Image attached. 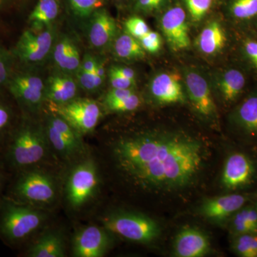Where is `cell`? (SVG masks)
Returning a JSON list of instances; mask_svg holds the SVG:
<instances>
[{"label": "cell", "instance_id": "60d3db41", "mask_svg": "<svg viewBox=\"0 0 257 257\" xmlns=\"http://www.w3.org/2000/svg\"><path fill=\"white\" fill-rule=\"evenodd\" d=\"M98 61L95 57L91 55H84V58L81 61L80 67L79 69L85 71V72L94 73Z\"/></svg>", "mask_w": 257, "mask_h": 257}, {"label": "cell", "instance_id": "8992f818", "mask_svg": "<svg viewBox=\"0 0 257 257\" xmlns=\"http://www.w3.org/2000/svg\"><path fill=\"white\" fill-rule=\"evenodd\" d=\"M99 174L94 161H82L71 171L66 185V197L69 206L80 209L95 194L99 186Z\"/></svg>", "mask_w": 257, "mask_h": 257}, {"label": "cell", "instance_id": "d6a6232c", "mask_svg": "<svg viewBox=\"0 0 257 257\" xmlns=\"http://www.w3.org/2000/svg\"><path fill=\"white\" fill-rule=\"evenodd\" d=\"M140 104H141L140 98L134 92L131 95L114 102L106 104V106L109 110L114 112H126V111L135 110L138 109Z\"/></svg>", "mask_w": 257, "mask_h": 257}, {"label": "cell", "instance_id": "7c38bea8", "mask_svg": "<svg viewBox=\"0 0 257 257\" xmlns=\"http://www.w3.org/2000/svg\"><path fill=\"white\" fill-rule=\"evenodd\" d=\"M10 94L20 105L35 109L45 99V85L38 76L20 73L10 77L8 83Z\"/></svg>", "mask_w": 257, "mask_h": 257}, {"label": "cell", "instance_id": "ac0fdd59", "mask_svg": "<svg viewBox=\"0 0 257 257\" xmlns=\"http://www.w3.org/2000/svg\"><path fill=\"white\" fill-rule=\"evenodd\" d=\"M116 33V25L114 19L105 10H96L92 15L88 32L91 45L96 50H102L114 40Z\"/></svg>", "mask_w": 257, "mask_h": 257}, {"label": "cell", "instance_id": "4fadbf2b", "mask_svg": "<svg viewBox=\"0 0 257 257\" xmlns=\"http://www.w3.org/2000/svg\"><path fill=\"white\" fill-rule=\"evenodd\" d=\"M110 244L108 230L96 226L83 228L74 236L72 253L76 257H101Z\"/></svg>", "mask_w": 257, "mask_h": 257}, {"label": "cell", "instance_id": "ffe728a7", "mask_svg": "<svg viewBox=\"0 0 257 257\" xmlns=\"http://www.w3.org/2000/svg\"><path fill=\"white\" fill-rule=\"evenodd\" d=\"M75 81L68 74H57L50 77L45 86V98L55 104L61 105L73 100L77 94Z\"/></svg>", "mask_w": 257, "mask_h": 257}, {"label": "cell", "instance_id": "7dc6e473", "mask_svg": "<svg viewBox=\"0 0 257 257\" xmlns=\"http://www.w3.org/2000/svg\"><path fill=\"white\" fill-rule=\"evenodd\" d=\"M165 0H153V10L157 9V8L160 7Z\"/></svg>", "mask_w": 257, "mask_h": 257}, {"label": "cell", "instance_id": "5bb4252c", "mask_svg": "<svg viewBox=\"0 0 257 257\" xmlns=\"http://www.w3.org/2000/svg\"><path fill=\"white\" fill-rule=\"evenodd\" d=\"M161 26L172 50H182L190 46L187 16L181 7H174L166 12L162 17Z\"/></svg>", "mask_w": 257, "mask_h": 257}, {"label": "cell", "instance_id": "7402d4cb", "mask_svg": "<svg viewBox=\"0 0 257 257\" xmlns=\"http://www.w3.org/2000/svg\"><path fill=\"white\" fill-rule=\"evenodd\" d=\"M25 255L29 257H64L65 243L62 235L57 231H48L32 243Z\"/></svg>", "mask_w": 257, "mask_h": 257}, {"label": "cell", "instance_id": "9c48e42d", "mask_svg": "<svg viewBox=\"0 0 257 257\" xmlns=\"http://www.w3.org/2000/svg\"><path fill=\"white\" fill-rule=\"evenodd\" d=\"M256 198L257 194L253 193L229 192L206 199L199 208V213L211 221L227 223L236 211Z\"/></svg>", "mask_w": 257, "mask_h": 257}, {"label": "cell", "instance_id": "277c9868", "mask_svg": "<svg viewBox=\"0 0 257 257\" xmlns=\"http://www.w3.org/2000/svg\"><path fill=\"white\" fill-rule=\"evenodd\" d=\"M56 193L55 182L50 175L29 168L15 173L5 196L17 202L37 207L53 202Z\"/></svg>", "mask_w": 257, "mask_h": 257}, {"label": "cell", "instance_id": "3957f363", "mask_svg": "<svg viewBox=\"0 0 257 257\" xmlns=\"http://www.w3.org/2000/svg\"><path fill=\"white\" fill-rule=\"evenodd\" d=\"M45 220V214L35 206L0 198V239L10 246L25 242Z\"/></svg>", "mask_w": 257, "mask_h": 257}, {"label": "cell", "instance_id": "d6986e66", "mask_svg": "<svg viewBox=\"0 0 257 257\" xmlns=\"http://www.w3.org/2000/svg\"><path fill=\"white\" fill-rule=\"evenodd\" d=\"M53 60L55 65L64 74H76L81 64L77 47L68 37H61L53 46Z\"/></svg>", "mask_w": 257, "mask_h": 257}, {"label": "cell", "instance_id": "6da1fadb", "mask_svg": "<svg viewBox=\"0 0 257 257\" xmlns=\"http://www.w3.org/2000/svg\"><path fill=\"white\" fill-rule=\"evenodd\" d=\"M116 170L130 185L151 194L183 192L200 178L207 145L184 133L145 132L118 139L111 146Z\"/></svg>", "mask_w": 257, "mask_h": 257}, {"label": "cell", "instance_id": "44dd1931", "mask_svg": "<svg viewBox=\"0 0 257 257\" xmlns=\"http://www.w3.org/2000/svg\"><path fill=\"white\" fill-rule=\"evenodd\" d=\"M46 134L49 143L58 155L65 160L77 156L84 150L80 134L67 135L61 133L49 123H47Z\"/></svg>", "mask_w": 257, "mask_h": 257}, {"label": "cell", "instance_id": "b9f144b4", "mask_svg": "<svg viewBox=\"0 0 257 257\" xmlns=\"http://www.w3.org/2000/svg\"><path fill=\"white\" fill-rule=\"evenodd\" d=\"M94 74L96 88L98 89V88L101 87V84L104 82V79H105V68H104V66L102 62H97Z\"/></svg>", "mask_w": 257, "mask_h": 257}, {"label": "cell", "instance_id": "8d00e7d4", "mask_svg": "<svg viewBox=\"0 0 257 257\" xmlns=\"http://www.w3.org/2000/svg\"><path fill=\"white\" fill-rule=\"evenodd\" d=\"M11 60L9 54L0 47V85L7 84L10 78Z\"/></svg>", "mask_w": 257, "mask_h": 257}, {"label": "cell", "instance_id": "1f68e13d", "mask_svg": "<svg viewBox=\"0 0 257 257\" xmlns=\"http://www.w3.org/2000/svg\"><path fill=\"white\" fill-rule=\"evenodd\" d=\"M13 112L9 106L0 101V150L11 133L10 128L13 121Z\"/></svg>", "mask_w": 257, "mask_h": 257}, {"label": "cell", "instance_id": "d590c367", "mask_svg": "<svg viewBox=\"0 0 257 257\" xmlns=\"http://www.w3.org/2000/svg\"><path fill=\"white\" fill-rule=\"evenodd\" d=\"M144 50L150 53H157L162 47V38L160 34L156 32L150 31L145 36L139 40Z\"/></svg>", "mask_w": 257, "mask_h": 257}, {"label": "cell", "instance_id": "f546056e", "mask_svg": "<svg viewBox=\"0 0 257 257\" xmlns=\"http://www.w3.org/2000/svg\"><path fill=\"white\" fill-rule=\"evenodd\" d=\"M240 52L245 63L257 72V37H245L241 41Z\"/></svg>", "mask_w": 257, "mask_h": 257}, {"label": "cell", "instance_id": "7bdbcfd3", "mask_svg": "<svg viewBox=\"0 0 257 257\" xmlns=\"http://www.w3.org/2000/svg\"><path fill=\"white\" fill-rule=\"evenodd\" d=\"M111 68L116 73L121 75V77L134 81V82H136V79H135L136 76H135V71L133 69L126 67H119V66H114Z\"/></svg>", "mask_w": 257, "mask_h": 257}, {"label": "cell", "instance_id": "f6af8a7d", "mask_svg": "<svg viewBox=\"0 0 257 257\" xmlns=\"http://www.w3.org/2000/svg\"><path fill=\"white\" fill-rule=\"evenodd\" d=\"M6 167H5L4 164L3 162H0V198L3 197V190L4 189L5 182V176L4 172H3V169H5Z\"/></svg>", "mask_w": 257, "mask_h": 257}, {"label": "cell", "instance_id": "f1b7e54d", "mask_svg": "<svg viewBox=\"0 0 257 257\" xmlns=\"http://www.w3.org/2000/svg\"><path fill=\"white\" fill-rule=\"evenodd\" d=\"M231 249L241 257H257V234H243L231 236Z\"/></svg>", "mask_w": 257, "mask_h": 257}, {"label": "cell", "instance_id": "9a60e30c", "mask_svg": "<svg viewBox=\"0 0 257 257\" xmlns=\"http://www.w3.org/2000/svg\"><path fill=\"white\" fill-rule=\"evenodd\" d=\"M185 84L194 110L207 119L216 118L215 103L206 79L197 72H190L186 74Z\"/></svg>", "mask_w": 257, "mask_h": 257}, {"label": "cell", "instance_id": "f35d334b", "mask_svg": "<svg viewBox=\"0 0 257 257\" xmlns=\"http://www.w3.org/2000/svg\"><path fill=\"white\" fill-rule=\"evenodd\" d=\"M109 77L111 86L114 89H133L135 84V82L121 77L111 68L109 69Z\"/></svg>", "mask_w": 257, "mask_h": 257}, {"label": "cell", "instance_id": "ab89813d", "mask_svg": "<svg viewBox=\"0 0 257 257\" xmlns=\"http://www.w3.org/2000/svg\"><path fill=\"white\" fill-rule=\"evenodd\" d=\"M133 89H114L112 88L105 97V104L119 100L123 98L131 95L134 93Z\"/></svg>", "mask_w": 257, "mask_h": 257}, {"label": "cell", "instance_id": "603a6c76", "mask_svg": "<svg viewBox=\"0 0 257 257\" xmlns=\"http://www.w3.org/2000/svg\"><path fill=\"white\" fill-rule=\"evenodd\" d=\"M247 78L241 69H227L219 80V91L223 100L227 104H233L239 100L244 92Z\"/></svg>", "mask_w": 257, "mask_h": 257}, {"label": "cell", "instance_id": "30bf717a", "mask_svg": "<svg viewBox=\"0 0 257 257\" xmlns=\"http://www.w3.org/2000/svg\"><path fill=\"white\" fill-rule=\"evenodd\" d=\"M230 119L242 141L257 149V88L235 106Z\"/></svg>", "mask_w": 257, "mask_h": 257}, {"label": "cell", "instance_id": "52a82bcc", "mask_svg": "<svg viewBox=\"0 0 257 257\" xmlns=\"http://www.w3.org/2000/svg\"><path fill=\"white\" fill-rule=\"evenodd\" d=\"M256 179L257 165L248 154L234 151L228 155L221 173L223 188L229 192H242L252 187Z\"/></svg>", "mask_w": 257, "mask_h": 257}, {"label": "cell", "instance_id": "836d02e7", "mask_svg": "<svg viewBox=\"0 0 257 257\" xmlns=\"http://www.w3.org/2000/svg\"><path fill=\"white\" fill-rule=\"evenodd\" d=\"M213 0H185L191 18L194 21H200L210 10Z\"/></svg>", "mask_w": 257, "mask_h": 257}, {"label": "cell", "instance_id": "e575fe53", "mask_svg": "<svg viewBox=\"0 0 257 257\" xmlns=\"http://www.w3.org/2000/svg\"><path fill=\"white\" fill-rule=\"evenodd\" d=\"M124 26L126 33L138 40L150 31L145 20L140 17H132L128 19Z\"/></svg>", "mask_w": 257, "mask_h": 257}, {"label": "cell", "instance_id": "cb8c5ba5", "mask_svg": "<svg viewBox=\"0 0 257 257\" xmlns=\"http://www.w3.org/2000/svg\"><path fill=\"white\" fill-rule=\"evenodd\" d=\"M254 200L245 204L228 221L231 236L243 234H257V207Z\"/></svg>", "mask_w": 257, "mask_h": 257}, {"label": "cell", "instance_id": "8fae6325", "mask_svg": "<svg viewBox=\"0 0 257 257\" xmlns=\"http://www.w3.org/2000/svg\"><path fill=\"white\" fill-rule=\"evenodd\" d=\"M53 46L54 33L50 28L38 33L27 30L17 44L15 54L25 63H39L46 58Z\"/></svg>", "mask_w": 257, "mask_h": 257}, {"label": "cell", "instance_id": "484cf974", "mask_svg": "<svg viewBox=\"0 0 257 257\" xmlns=\"http://www.w3.org/2000/svg\"><path fill=\"white\" fill-rule=\"evenodd\" d=\"M60 12L58 0H39L29 17L34 28H47L56 20Z\"/></svg>", "mask_w": 257, "mask_h": 257}, {"label": "cell", "instance_id": "c3c4849f", "mask_svg": "<svg viewBox=\"0 0 257 257\" xmlns=\"http://www.w3.org/2000/svg\"><path fill=\"white\" fill-rule=\"evenodd\" d=\"M254 202H255V204H256V207H257V198H256V199H255Z\"/></svg>", "mask_w": 257, "mask_h": 257}, {"label": "cell", "instance_id": "bcb514c9", "mask_svg": "<svg viewBox=\"0 0 257 257\" xmlns=\"http://www.w3.org/2000/svg\"><path fill=\"white\" fill-rule=\"evenodd\" d=\"M13 0H0V10H3L7 5L10 4Z\"/></svg>", "mask_w": 257, "mask_h": 257}, {"label": "cell", "instance_id": "d4e9b609", "mask_svg": "<svg viewBox=\"0 0 257 257\" xmlns=\"http://www.w3.org/2000/svg\"><path fill=\"white\" fill-rule=\"evenodd\" d=\"M226 42L224 29L217 22H212L203 29L197 40L199 50L202 53L209 55L220 52Z\"/></svg>", "mask_w": 257, "mask_h": 257}, {"label": "cell", "instance_id": "ba28073f", "mask_svg": "<svg viewBox=\"0 0 257 257\" xmlns=\"http://www.w3.org/2000/svg\"><path fill=\"white\" fill-rule=\"evenodd\" d=\"M55 110L79 134L92 132L101 116L97 103L87 99H74L66 104L55 105Z\"/></svg>", "mask_w": 257, "mask_h": 257}, {"label": "cell", "instance_id": "e0dca14e", "mask_svg": "<svg viewBox=\"0 0 257 257\" xmlns=\"http://www.w3.org/2000/svg\"><path fill=\"white\" fill-rule=\"evenodd\" d=\"M150 92L154 99L161 104H176L185 101L180 77L174 72L157 75L150 84Z\"/></svg>", "mask_w": 257, "mask_h": 257}, {"label": "cell", "instance_id": "4dcf8cb0", "mask_svg": "<svg viewBox=\"0 0 257 257\" xmlns=\"http://www.w3.org/2000/svg\"><path fill=\"white\" fill-rule=\"evenodd\" d=\"M68 2L74 14L82 18L92 15L102 5V0H68Z\"/></svg>", "mask_w": 257, "mask_h": 257}, {"label": "cell", "instance_id": "4316f807", "mask_svg": "<svg viewBox=\"0 0 257 257\" xmlns=\"http://www.w3.org/2000/svg\"><path fill=\"white\" fill-rule=\"evenodd\" d=\"M114 49L115 55L123 60H138L145 56V51L140 41L127 33L116 39Z\"/></svg>", "mask_w": 257, "mask_h": 257}, {"label": "cell", "instance_id": "83f0119b", "mask_svg": "<svg viewBox=\"0 0 257 257\" xmlns=\"http://www.w3.org/2000/svg\"><path fill=\"white\" fill-rule=\"evenodd\" d=\"M229 13L234 20L240 23L257 20V0H231Z\"/></svg>", "mask_w": 257, "mask_h": 257}, {"label": "cell", "instance_id": "2e32d148", "mask_svg": "<svg viewBox=\"0 0 257 257\" xmlns=\"http://www.w3.org/2000/svg\"><path fill=\"white\" fill-rule=\"evenodd\" d=\"M173 251L177 257L204 256L210 251V241L200 230L185 227L176 236Z\"/></svg>", "mask_w": 257, "mask_h": 257}, {"label": "cell", "instance_id": "7a4b0ae2", "mask_svg": "<svg viewBox=\"0 0 257 257\" xmlns=\"http://www.w3.org/2000/svg\"><path fill=\"white\" fill-rule=\"evenodd\" d=\"M48 148L46 133L32 125H20L11 132L2 149V162L16 173L32 168L45 157Z\"/></svg>", "mask_w": 257, "mask_h": 257}, {"label": "cell", "instance_id": "5b68a950", "mask_svg": "<svg viewBox=\"0 0 257 257\" xmlns=\"http://www.w3.org/2000/svg\"><path fill=\"white\" fill-rule=\"evenodd\" d=\"M108 231L133 242L149 244L158 239L160 224L145 214L133 211H114L102 219Z\"/></svg>", "mask_w": 257, "mask_h": 257}, {"label": "cell", "instance_id": "ee69618b", "mask_svg": "<svg viewBox=\"0 0 257 257\" xmlns=\"http://www.w3.org/2000/svg\"><path fill=\"white\" fill-rule=\"evenodd\" d=\"M138 8L143 11L153 10V0H138Z\"/></svg>", "mask_w": 257, "mask_h": 257}, {"label": "cell", "instance_id": "74e56055", "mask_svg": "<svg viewBox=\"0 0 257 257\" xmlns=\"http://www.w3.org/2000/svg\"><path fill=\"white\" fill-rule=\"evenodd\" d=\"M76 75H77V79L79 85L84 90L92 92V91H95L97 89L94 73L78 69L77 73H76Z\"/></svg>", "mask_w": 257, "mask_h": 257}]
</instances>
